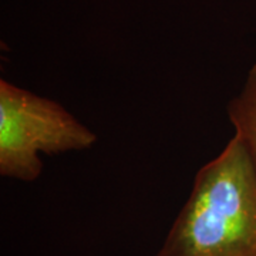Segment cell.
I'll return each instance as SVG.
<instances>
[{"instance_id": "6da1fadb", "label": "cell", "mask_w": 256, "mask_h": 256, "mask_svg": "<svg viewBox=\"0 0 256 256\" xmlns=\"http://www.w3.org/2000/svg\"><path fill=\"white\" fill-rule=\"evenodd\" d=\"M156 256H256V168L236 134L198 170Z\"/></svg>"}, {"instance_id": "7a4b0ae2", "label": "cell", "mask_w": 256, "mask_h": 256, "mask_svg": "<svg viewBox=\"0 0 256 256\" xmlns=\"http://www.w3.org/2000/svg\"><path fill=\"white\" fill-rule=\"evenodd\" d=\"M96 132L54 100L0 80V174L33 182L42 175L40 154L92 148Z\"/></svg>"}, {"instance_id": "3957f363", "label": "cell", "mask_w": 256, "mask_h": 256, "mask_svg": "<svg viewBox=\"0 0 256 256\" xmlns=\"http://www.w3.org/2000/svg\"><path fill=\"white\" fill-rule=\"evenodd\" d=\"M228 117L256 168V64L249 70L240 92L229 101Z\"/></svg>"}]
</instances>
